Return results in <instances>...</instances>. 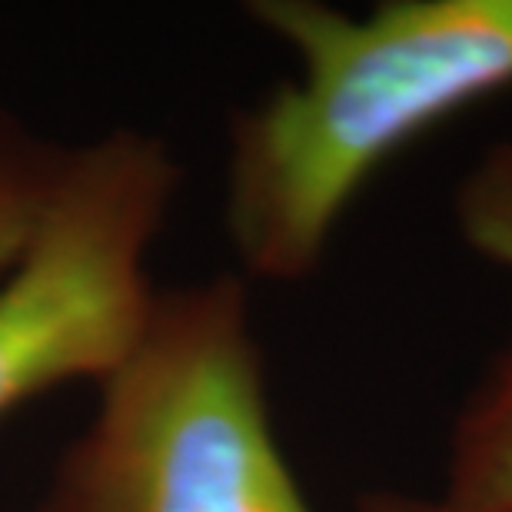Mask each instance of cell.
Wrapping results in <instances>:
<instances>
[{"mask_svg":"<svg viewBox=\"0 0 512 512\" xmlns=\"http://www.w3.org/2000/svg\"><path fill=\"white\" fill-rule=\"evenodd\" d=\"M247 14L303 74L230 124V243L250 276L316 273L343 213L399 150L512 90V0H380L363 17L320 0Z\"/></svg>","mask_w":512,"mask_h":512,"instance_id":"obj_1","label":"cell"},{"mask_svg":"<svg viewBox=\"0 0 512 512\" xmlns=\"http://www.w3.org/2000/svg\"><path fill=\"white\" fill-rule=\"evenodd\" d=\"M453 220L469 253L512 270V130L459 180Z\"/></svg>","mask_w":512,"mask_h":512,"instance_id":"obj_6","label":"cell"},{"mask_svg":"<svg viewBox=\"0 0 512 512\" xmlns=\"http://www.w3.org/2000/svg\"><path fill=\"white\" fill-rule=\"evenodd\" d=\"M356 512H443L436 499L393 493V489H373L356 499Z\"/></svg>","mask_w":512,"mask_h":512,"instance_id":"obj_7","label":"cell"},{"mask_svg":"<svg viewBox=\"0 0 512 512\" xmlns=\"http://www.w3.org/2000/svg\"><path fill=\"white\" fill-rule=\"evenodd\" d=\"M180 170L157 137L114 130L64 150L40 220L0 276V419L137 350L157 290L147 250Z\"/></svg>","mask_w":512,"mask_h":512,"instance_id":"obj_3","label":"cell"},{"mask_svg":"<svg viewBox=\"0 0 512 512\" xmlns=\"http://www.w3.org/2000/svg\"><path fill=\"white\" fill-rule=\"evenodd\" d=\"M443 512H512V330L449 433Z\"/></svg>","mask_w":512,"mask_h":512,"instance_id":"obj_4","label":"cell"},{"mask_svg":"<svg viewBox=\"0 0 512 512\" xmlns=\"http://www.w3.org/2000/svg\"><path fill=\"white\" fill-rule=\"evenodd\" d=\"M40 512H313L273 433L240 276L157 293Z\"/></svg>","mask_w":512,"mask_h":512,"instance_id":"obj_2","label":"cell"},{"mask_svg":"<svg viewBox=\"0 0 512 512\" xmlns=\"http://www.w3.org/2000/svg\"><path fill=\"white\" fill-rule=\"evenodd\" d=\"M64 150L37 140L24 124L0 114V276L34 233Z\"/></svg>","mask_w":512,"mask_h":512,"instance_id":"obj_5","label":"cell"}]
</instances>
